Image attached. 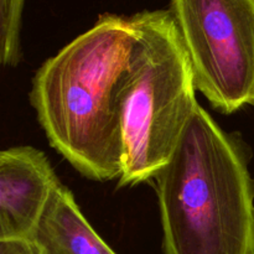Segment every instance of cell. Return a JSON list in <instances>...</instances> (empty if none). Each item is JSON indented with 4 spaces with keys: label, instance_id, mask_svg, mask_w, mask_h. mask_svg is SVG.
<instances>
[{
    "label": "cell",
    "instance_id": "cell-1",
    "mask_svg": "<svg viewBox=\"0 0 254 254\" xmlns=\"http://www.w3.org/2000/svg\"><path fill=\"white\" fill-rule=\"evenodd\" d=\"M134 41L133 17L103 15L34 77L30 101L47 139L92 180L121 178V93Z\"/></svg>",
    "mask_w": 254,
    "mask_h": 254
},
{
    "label": "cell",
    "instance_id": "cell-2",
    "mask_svg": "<svg viewBox=\"0 0 254 254\" xmlns=\"http://www.w3.org/2000/svg\"><path fill=\"white\" fill-rule=\"evenodd\" d=\"M154 179L164 254H254L247 156L200 104Z\"/></svg>",
    "mask_w": 254,
    "mask_h": 254
},
{
    "label": "cell",
    "instance_id": "cell-3",
    "mask_svg": "<svg viewBox=\"0 0 254 254\" xmlns=\"http://www.w3.org/2000/svg\"><path fill=\"white\" fill-rule=\"evenodd\" d=\"M131 17L135 41L121 93V188L155 178L198 106L173 12L143 11Z\"/></svg>",
    "mask_w": 254,
    "mask_h": 254
},
{
    "label": "cell",
    "instance_id": "cell-4",
    "mask_svg": "<svg viewBox=\"0 0 254 254\" xmlns=\"http://www.w3.org/2000/svg\"><path fill=\"white\" fill-rule=\"evenodd\" d=\"M196 89L225 114L254 106V0H171Z\"/></svg>",
    "mask_w": 254,
    "mask_h": 254
},
{
    "label": "cell",
    "instance_id": "cell-5",
    "mask_svg": "<svg viewBox=\"0 0 254 254\" xmlns=\"http://www.w3.org/2000/svg\"><path fill=\"white\" fill-rule=\"evenodd\" d=\"M60 184L49 159L32 146L0 153V240H31Z\"/></svg>",
    "mask_w": 254,
    "mask_h": 254
},
{
    "label": "cell",
    "instance_id": "cell-6",
    "mask_svg": "<svg viewBox=\"0 0 254 254\" xmlns=\"http://www.w3.org/2000/svg\"><path fill=\"white\" fill-rule=\"evenodd\" d=\"M30 241L42 254H117L97 235L61 183L52 191Z\"/></svg>",
    "mask_w": 254,
    "mask_h": 254
},
{
    "label": "cell",
    "instance_id": "cell-7",
    "mask_svg": "<svg viewBox=\"0 0 254 254\" xmlns=\"http://www.w3.org/2000/svg\"><path fill=\"white\" fill-rule=\"evenodd\" d=\"M25 0H0V61L14 67L21 60L20 30Z\"/></svg>",
    "mask_w": 254,
    "mask_h": 254
},
{
    "label": "cell",
    "instance_id": "cell-8",
    "mask_svg": "<svg viewBox=\"0 0 254 254\" xmlns=\"http://www.w3.org/2000/svg\"><path fill=\"white\" fill-rule=\"evenodd\" d=\"M0 254H42L29 240H0Z\"/></svg>",
    "mask_w": 254,
    "mask_h": 254
}]
</instances>
